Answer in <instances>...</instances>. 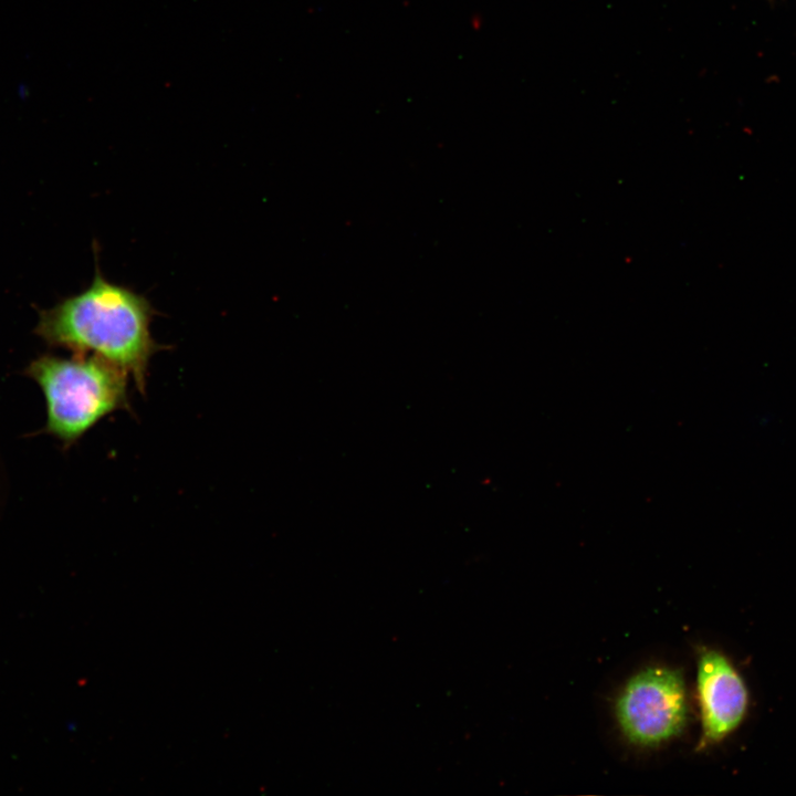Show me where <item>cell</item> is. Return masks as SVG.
I'll list each match as a JSON object with an SVG mask.
<instances>
[{
	"label": "cell",
	"instance_id": "cell-3",
	"mask_svg": "<svg viewBox=\"0 0 796 796\" xmlns=\"http://www.w3.org/2000/svg\"><path fill=\"white\" fill-rule=\"evenodd\" d=\"M616 714L625 736L642 746H654L678 735L688 719L682 674L653 667L635 674L622 689Z\"/></svg>",
	"mask_w": 796,
	"mask_h": 796
},
{
	"label": "cell",
	"instance_id": "cell-1",
	"mask_svg": "<svg viewBox=\"0 0 796 796\" xmlns=\"http://www.w3.org/2000/svg\"><path fill=\"white\" fill-rule=\"evenodd\" d=\"M153 314L147 298L97 270L90 287L42 312L36 333L51 345L115 365L144 392L150 358L161 348L150 333Z\"/></svg>",
	"mask_w": 796,
	"mask_h": 796
},
{
	"label": "cell",
	"instance_id": "cell-4",
	"mask_svg": "<svg viewBox=\"0 0 796 796\" xmlns=\"http://www.w3.org/2000/svg\"><path fill=\"white\" fill-rule=\"evenodd\" d=\"M696 692L701 712V745L722 741L745 718L748 692L732 662L721 652L704 650L698 661Z\"/></svg>",
	"mask_w": 796,
	"mask_h": 796
},
{
	"label": "cell",
	"instance_id": "cell-2",
	"mask_svg": "<svg viewBox=\"0 0 796 796\" xmlns=\"http://www.w3.org/2000/svg\"><path fill=\"white\" fill-rule=\"evenodd\" d=\"M27 374L45 398V431L66 444L128 407V375L95 355L42 356L29 365Z\"/></svg>",
	"mask_w": 796,
	"mask_h": 796
}]
</instances>
